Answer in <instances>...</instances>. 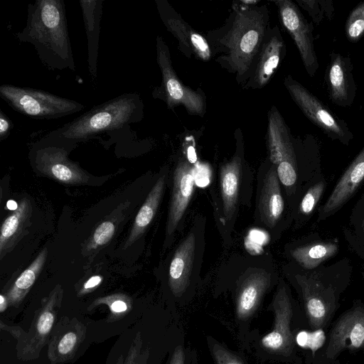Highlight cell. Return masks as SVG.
I'll return each mask as SVG.
<instances>
[{
  "mask_svg": "<svg viewBox=\"0 0 364 364\" xmlns=\"http://www.w3.org/2000/svg\"><path fill=\"white\" fill-rule=\"evenodd\" d=\"M269 282V275L261 269L254 271L245 279L237 298L239 318H246L255 311Z\"/></svg>",
  "mask_w": 364,
  "mask_h": 364,
  "instance_id": "19",
  "label": "cell"
},
{
  "mask_svg": "<svg viewBox=\"0 0 364 364\" xmlns=\"http://www.w3.org/2000/svg\"><path fill=\"white\" fill-rule=\"evenodd\" d=\"M284 85L295 103L314 124L335 139L348 141L351 138L343 122L302 85L289 75L284 80Z\"/></svg>",
  "mask_w": 364,
  "mask_h": 364,
  "instance_id": "7",
  "label": "cell"
},
{
  "mask_svg": "<svg viewBox=\"0 0 364 364\" xmlns=\"http://www.w3.org/2000/svg\"><path fill=\"white\" fill-rule=\"evenodd\" d=\"M213 354L218 364H243L240 360L220 346H214Z\"/></svg>",
  "mask_w": 364,
  "mask_h": 364,
  "instance_id": "34",
  "label": "cell"
},
{
  "mask_svg": "<svg viewBox=\"0 0 364 364\" xmlns=\"http://www.w3.org/2000/svg\"><path fill=\"white\" fill-rule=\"evenodd\" d=\"M31 43L48 69L75 70L63 0H36L27 6L26 26L16 33Z\"/></svg>",
  "mask_w": 364,
  "mask_h": 364,
  "instance_id": "1",
  "label": "cell"
},
{
  "mask_svg": "<svg viewBox=\"0 0 364 364\" xmlns=\"http://www.w3.org/2000/svg\"><path fill=\"white\" fill-rule=\"evenodd\" d=\"M210 170L205 166L195 167V182L199 186H205L209 183Z\"/></svg>",
  "mask_w": 364,
  "mask_h": 364,
  "instance_id": "38",
  "label": "cell"
},
{
  "mask_svg": "<svg viewBox=\"0 0 364 364\" xmlns=\"http://www.w3.org/2000/svg\"><path fill=\"white\" fill-rule=\"evenodd\" d=\"M164 24L179 41L187 55L193 53L200 60L207 61L211 50L205 38L191 28L164 1H156Z\"/></svg>",
  "mask_w": 364,
  "mask_h": 364,
  "instance_id": "11",
  "label": "cell"
},
{
  "mask_svg": "<svg viewBox=\"0 0 364 364\" xmlns=\"http://www.w3.org/2000/svg\"><path fill=\"white\" fill-rule=\"evenodd\" d=\"M156 60L162 82L161 86L154 90V97L164 100L170 108L182 105L190 114L203 116L205 102L202 94L183 85L177 77L168 46L160 36L156 37Z\"/></svg>",
  "mask_w": 364,
  "mask_h": 364,
  "instance_id": "5",
  "label": "cell"
},
{
  "mask_svg": "<svg viewBox=\"0 0 364 364\" xmlns=\"http://www.w3.org/2000/svg\"><path fill=\"white\" fill-rule=\"evenodd\" d=\"M240 171L241 162L237 156L224 164L220 168V186L224 223L232 218L235 210L240 183Z\"/></svg>",
  "mask_w": 364,
  "mask_h": 364,
  "instance_id": "21",
  "label": "cell"
},
{
  "mask_svg": "<svg viewBox=\"0 0 364 364\" xmlns=\"http://www.w3.org/2000/svg\"><path fill=\"white\" fill-rule=\"evenodd\" d=\"M324 187V183L321 181L308 190L300 204V210L303 214L309 215L314 210L323 192Z\"/></svg>",
  "mask_w": 364,
  "mask_h": 364,
  "instance_id": "29",
  "label": "cell"
},
{
  "mask_svg": "<svg viewBox=\"0 0 364 364\" xmlns=\"http://www.w3.org/2000/svg\"><path fill=\"white\" fill-rule=\"evenodd\" d=\"M114 231L115 225L112 221L102 222L95 229L90 246L96 248L107 244L112 239Z\"/></svg>",
  "mask_w": 364,
  "mask_h": 364,
  "instance_id": "30",
  "label": "cell"
},
{
  "mask_svg": "<svg viewBox=\"0 0 364 364\" xmlns=\"http://www.w3.org/2000/svg\"><path fill=\"white\" fill-rule=\"evenodd\" d=\"M124 298L122 295H113L105 299L111 301L109 308L113 313H122L126 311L128 308Z\"/></svg>",
  "mask_w": 364,
  "mask_h": 364,
  "instance_id": "37",
  "label": "cell"
},
{
  "mask_svg": "<svg viewBox=\"0 0 364 364\" xmlns=\"http://www.w3.org/2000/svg\"><path fill=\"white\" fill-rule=\"evenodd\" d=\"M362 228H363V231L364 232V218H363V222H362Z\"/></svg>",
  "mask_w": 364,
  "mask_h": 364,
  "instance_id": "46",
  "label": "cell"
},
{
  "mask_svg": "<svg viewBox=\"0 0 364 364\" xmlns=\"http://www.w3.org/2000/svg\"><path fill=\"white\" fill-rule=\"evenodd\" d=\"M104 0H80L82 18L87 40V63L93 81L97 77V58L100 22Z\"/></svg>",
  "mask_w": 364,
  "mask_h": 364,
  "instance_id": "16",
  "label": "cell"
},
{
  "mask_svg": "<svg viewBox=\"0 0 364 364\" xmlns=\"http://www.w3.org/2000/svg\"><path fill=\"white\" fill-rule=\"evenodd\" d=\"M195 167L189 163L178 162L173 174L166 236L173 234L181 220L192 197L195 185Z\"/></svg>",
  "mask_w": 364,
  "mask_h": 364,
  "instance_id": "13",
  "label": "cell"
},
{
  "mask_svg": "<svg viewBox=\"0 0 364 364\" xmlns=\"http://www.w3.org/2000/svg\"><path fill=\"white\" fill-rule=\"evenodd\" d=\"M54 315L50 309H45L40 315L37 321V331L41 336L47 335L53 326Z\"/></svg>",
  "mask_w": 364,
  "mask_h": 364,
  "instance_id": "33",
  "label": "cell"
},
{
  "mask_svg": "<svg viewBox=\"0 0 364 364\" xmlns=\"http://www.w3.org/2000/svg\"><path fill=\"white\" fill-rule=\"evenodd\" d=\"M346 35L350 42H356L364 35V1L350 12L346 23Z\"/></svg>",
  "mask_w": 364,
  "mask_h": 364,
  "instance_id": "27",
  "label": "cell"
},
{
  "mask_svg": "<svg viewBox=\"0 0 364 364\" xmlns=\"http://www.w3.org/2000/svg\"><path fill=\"white\" fill-rule=\"evenodd\" d=\"M285 124L276 109L269 114L268 145L271 161L278 165L284 159H295Z\"/></svg>",
  "mask_w": 364,
  "mask_h": 364,
  "instance_id": "20",
  "label": "cell"
},
{
  "mask_svg": "<svg viewBox=\"0 0 364 364\" xmlns=\"http://www.w3.org/2000/svg\"><path fill=\"white\" fill-rule=\"evenodd\" d=\"M273 308L275 314L274 328L262 338V344L265 348L274 352L289 353L293 344L289 328L292 309L286 289L282 285L279 287L275 295Z\"/></svg>",
  "mask_w": 364,
  "mask_h": 364,
  "instance_id": "14",
  "label": "cell"
},
{
  "mask_svg": "<svg viewBox=\"0 0 364 364\" xmlns=\"http://www.w3.org/2000/svg\"><path fill=\"white\" fill-rule=\"evenodd\" d=\"M279 179L285 186H293L296 181V165L295 159H284L277 165Z\"/></svg>",
  "mask_w": 364,
  "mask_h": 364,
  "instance_id": "31",
  "label": "cell"
},
{
  "mask_svg": "<svg viewBox=\"0 0 364 364\" xmlns=\"http://www.w3.org/2000/svg\"><path fill=\"white\" fill-rule=\"evenodd\" d=\"M8 300L3 295H0V311L3 312L7 306Z\"/></svg>",
  "mask_w": 364,
  "mask_h": 364,
  "instance_id": "43",
  "label": "cell"
},
{
  "mask_svg": "<svg viewBox=\"0 0 364 364\" xmlns=\"http://www.w3.org/2000/svg\"><path fill=\"white\" fill-rule=\"evenodd\" d=\"M136 347H134V344L130 348L129 352L125 359L124 364H136Z\"/></svg>",
  "mask_w": 364,
  "mask_h": 364,
  "instance_id": "41",
  "label": "cell"
},
{
  "mask_svg": "<svg viewBox=\"0 0 364 364\" xmlns=\"http://www.w3.org/2000/svg\"><path fill=\"white\" fill-rule=\"evenodd\" d=\"M31 215V204L27 198L22 199L18 208L3 222L0 233V255L4 257L16 243L23 233Z\"/></svg>",
  "mask_w": 364,
  "mask_h": 364,
  "instance_id": "24",
  "label": "cell"
},
{
  "mask_svg": "<svg viewBox=\"0 0 364 364\" xmlns=\"http://www.w3.org/2000/svg\"><path fill=\"white\" fill-rule=\"evenodd\" d=\"M77 342V336L73 332L65 333L60 339L58 345V352L62 355L69 353L75 347Z\"/></svg>",
  "mask_w": 364,
  "mask_h": 364,
  "instance_id": "35",
  "label": "cell"
},
{
  "mask_svg": "<svg viewBox=\"0 0 364 364\" xmlns=\"http://www.w3.org/2000/svg\"><path fill=\"white\" fill-rule=\"evenodd\" d=\"M269 28L266 6L235 9L229 28L218 40L223 53L218 62L236 74L239 82L247 81Z\"/></svg>",
  "mask_w": 364,
  "mask_h": 364,
  "instance_id": "2",
  "label": "cell"
},
{
  "mask_svg": "<svg viewBox=\"0 0 364 364\" xmlns=\"http://www.w3.org/2000/svg\"><path fill=\"white\" fill-rule=\"evenodd\" d=\"M300 285L308 318L311 327L316 330L326 323L335 304L334 292L314 277L296 275Z\"/></svg>",
  "mask_w": 364,
  "mask_h": 364,
  "instance_id": "9",
  "label": "cell"
},
{
  "mask_svg": "<svg viewBox=\"0 0 364 364\" xmlns=\"http://www.w3.org/2000/svg\"><path fill=\"white\" fill-rule=\"evenodd\" d=\"M65 144L41 140L32 151L33 164L41 173L68 184L87 182V174L68 158Z\"/></svg>",
  "mask_w": 364,
  "mask_h": 364,
  "instance_id": "6",
  "label": "cell"
},
{
  "mask_svg": "<svg viewBox=\"0 0 364 364\" xmlns=\"http://www.w3.org/2000/svg\"><path fill=\"white\" fill-rule=\"evenodd\" d=\"M319 333L320 331L313 333L305 331L301 332L297 335L296 341L298 344L302 347H308L311 348L312 350H316L322 344L321 342L316 341L318 338L323 337V333L321 335Z\"/></svg>",
  "mask_w": 364,
  "mask_h": 364,
  "instance_id": "32",
  "label": "cell"
},
{
  "mask_svg": "<svg viewBox=\"0 0 364 364\" xmlns=\"http://www.w3.org/2000/svg\"><path fill=\"white\" fill-rule=\"evenodd\" d=\"M285 53V45L277 26L269 28L245 87L259 89L265 86L276 71Z\"/></svg>",
  "mask_w": 364,
  "mask_h": 364,
  "instance_id": "10",
  "label": "cell"
},
{
  "mask_svg": "<svg viewBox=\"0 0 364 364\" xmlns=\"http://www.w3.org/2000/svg\"><path fill=\"white\" fill-rule=\"evenodd\" d=\"M188 159L191 163H195L197 160L195 149L193 146H189L187 151Z\"/></svg>",
  "mask_w": 364,
  "mask_h": 364,
  "instance_id": "42",
  "label": "cell"
},
{
  "mask_svg": "<svg viewBox=\"0 0 364 364\" xmlns=\"http://www.w3.org/2000/svg\"><path fill=\"white\" fill-rule=\"evenodd\" d=\"M165 176H161L148 194L144 203L139 209L131 232L125 242L126 249L136 242L145 232L154 218L164 191Z\"/></svg>",
  "mask_w": 364,
  "mask_h": 364,
  "instance_id": "23",
  "label": "cell"
},
{
  "mask_svg": "<svg viewBox=\"0 0 364 364\" xmlns=\"http://www.w3.org/2000/svg\"><path fill=\"white\" fill-rule=\"evenodd\" d=\"M196 237L190 232L178 245L169 267L168 283L172 292L181 295L188 285L192 272Z\"/></svg>",
  "mask_w": 364,
  "mask_h": 364,
  "instance_id": "17",
  "label": "cell"
},
{
  "mask_svg": "<svg viewBox=\"0 0 364 364\" xmlns=\"http://www.w3.org/2000/svg\"><path fill=\"white\" fill-rule=\"evenodd\" d=\"M347 58L338 53H332L328 68V82L331 98L340 106L350 102L351 85Z\"/></svg>",
  "mask_w": 364,
  "mask_h": 364,
  "instance_id": "22",
  "label": "cell"
},
{
  "mask_svg": "<svg viewBox=\"0 0 364 364\" xmlns=\"http://www.w3.org/2000/svg\"><path fill=\"white\" fill-rule=\"evenodd\" d=\"M364 180V147L346 170L327 201L321 214L327 215L343 205Z\"/></svg>",
  "mask_w": 364,
  "mask_h": 364,
  "instance_id": "15",
  "label": "cell"
},
{
  "mask_svg": "<svg viewBox=\"0 0 364 364\" xmlns=\"http://www.w3.org/2000/svg\"><path fill=\"white\" fill-rule=\"evenodd\" d=\"M183 351L181 346H178L171 358L169 364H183Z\"/></svg>",
  "mask_w": 364,
  "mask_h": 364,
  "instance_id": "39",
  "label": "cell"
},
{
  "mask_svg": "<svg viewBox=\"0 0 364 364\" xmlns=\"http://www.w3.org/2000/svg\"><path fill=\"white\" fill-rule=\"evenodd\" d=\"M259 210L262 221L270 228L275 225L283 213L284 200L277 173L274 168L267 171L264 179Z\"/></svg>",
  "mask_w": 364,
  "mask_h": 364,
  "instance_id": "18",
  "label": "cell"
},
{
  "mask_svg": "<svg viewBox=\"0 0 364 364\" xmlns=\"http://www.w3.org/2000/svg\"><path fill=\"white\" fill-rule=\"evenodd\" d=\"M144 105L136 92L124 93L93 107L72 121L50 131L43 140L74 144L141 121Z\"/></svg>",
  "mask_w": 364,
  "mask_h": 364,
  "instance_id": "3",
  "label": "cell"
},
{
  "mask_svg": "<svg viewBox=\"0 0 364 364\" xmlns=\"http://www.w3.org/2000/svg\"><path fill=\"white\" fill-rule=\"evenodd\" d=\"M338 246L336 242H315L291 251L294 259L304 268L311 269L335 255Z\"/></svg>",
  "mask_w": 364,
  "mask_h": 364,
  "instance_id": "25",
  "label": "cell"
},
{
  "mask_svg": "<svg viewBox=\"0 0 364 364\" xmlns=\"http://www.w3.org/2000/svg\"><path fill=\"white\" fill-rule=\"evenodd\" d=\"M48 255L47 248H44L17 278L7 294L8 303L15 304L19 303L28 292L41 273Z\"/></svg>",
  "mask_w": 364,
  "mask_h": 364,
  "instance_id": "26",
  "label": "cell"
},
{
  "mask_svg": "<svg viewBox=\"0 0 364 364\" xmlns=\"http://www.w3.org/2000/svg\"><path fill=\"white\" fill-rule=\"evenodd\" d=\"M115 364H124L122 356H121Z\"/></svg>",
  "mask_w": 364,
  "mask_h": 364,
  "instance_id": "45",
  "label": "cell"
},
{
  "mask_svg": "<svg viewBox=\"0 0 364 364\" xmlns=\"http://www.w3.org/2000/svg\"><path fill=\"white\" fill-rule=\"evenodd\" d=\"M0 97L14 111L37 119H56L85 109V105L77 101L14 85H1Z\"/></svg>",
  "mask_w": 364,
  "mask_h": 364,
  "instance_id": "4",
  "label": "cell"
},
{
  "mask_svg": "<svg viewBox=\"0 0 364 364\" xmlns=\"http://www.w3.org/2000/svg\"><path fill=\"white\" fill-rule=\"evenodd\" d=\"M364 347V309L356 308L345 314L334 326L326 355L333 358L345 350Z\"/></svg>",
  "mask_w": 364,
  "mask_h": 364,
  "instance_id": "12",
  "label": "cell"
},
{
  "mask_svg": "<svg viewBox=\"0 0 364 364\" xmlns=\"http://www.w3.org/2000/svg\"><path fill=\"white\" fill-rule=\"evenodd\" d=\"M102 279V278L100 275L92 276L84 284L83 290H88L96 287L101 283Z\"/></svg>",
  "mask_w": 364,
  "mask_h": 364,
  "instance_id": "40",
  "label": "cell"
},
{
  "mask_svg": "<svg viewBox=\"0 0 364 364\" xmlns=\"http://www.w3.org/2000/svg\"><path fill=\"white\" fill-rule=\"evenodd\" d=\"M6 208L10 210L15 211L18 208V203L15 200H9L6 203Z\"/></svg>",
  "mask_w": 364,
  "mask_h": 364,
  "instance_id": "44",
  "label": "cell"
},
{
  "mask_svg": "<svg viewBox=\"0 0 364 364\" xmlns=\"http://www.w3.org/2000/svg\"><path fill=\"white\" fill-rule=\"evenodd\" d=\"M297 3L305 9L316 23H319L324 15L330 18L333 13L331 1L315 0H297Z\"/></svg>",
  "mask_w": 364,
  "mask_h": 364,
  "instance_id": "28",
  "label": "cell"
},
{
  "mask_svg": "<svg viewBox=\"0 0 364 364\" xmlns=\"http://www.w3.org/2000/svg\"><path fill=\"white\" fill-rule=\"evenodd\" d=\"M13 127L11 119L0 109V141L6 139L9 136Z\"/></svg>",
  "mask_w": 364,
  "mask_h": 364,
  "instance_id": "36",
  "label": "cell"
},
{
  "mask_svg": "<svg viewBox=\"0 0 364 364\" xmlns=\"http://www.w3.org/2000/svg\"><path fill=\"white\" fill-rule=\"evenodd\" d=\"M282 25L296 46L307 73L314 76L318 68L312 28L298 6L289 0L274 1Z\"/></svg>",
  "mask_w": 364,
  "mask_h": 364,
  "instance_id": "8",
  "label": "cell"
}]
</instances>
